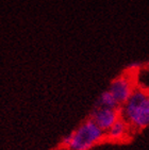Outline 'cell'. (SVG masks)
Listing matches in <instances>:
<instances>
[{"label":"cell","mask_w":149,"mask_h":150,"mask_svg":"<svg viewBox=\"0 0 149 150\" xmlns=\"http://www.w3.org/2000/svg\"><path fill=\"white\" fill-rule=\"evenodd\" d=\"M129 126V122L126 119L123 117H119L117 121L106 132V137L111 141H121L128 134Z\"/></svg>","instance_id":"cell-5"},{"label":"cell","mask_w":149,"mask_h":150,"mask_svg":"<svg viewBox=\"0 0 149 150\" xmlns=\"http://www.w3.org/2000/svg\"><path fill=\"white\" fill-rule=\"evenodd\" d=\"M121 117L133 128L142 130L149 126V94L135 88L129 100L123 104Z\"/></svg>","instance_id":"cell-2"},{"label":"cell","mask_w":149,"mask_h":150,"mask_svg":"<svg viewBox=\"0 0 149 150\" xmlns=\"http://www.w3.org/2000/svg\"><path fill=\"white\" fill-rule=\"evenodd\" d=\"M142 66V64L140 63H138V62H134V63H132L129 65V69H138V68H140V67Z\"/></svg>","instance_id":"cell-7"},{"label":"cell","mask_w":149,"mask_h":150,"mask_svg":"<svg viewBox=\"0 0 149 150\" xmlns=\"http://www.w3.org/2000/svg\"><path fill=\"white\" fill-rule=\"evenodd\" d=\"M95 107L98 108H109V109H119L121 104L117 101V99L115 98L114 95L112 94L110 91H106V92H103L98 100L96 101V104Z\"/></svg>","instance_id":"cell-6"},{"label":"cell","mask_w":149,"mask_h":150,"mask_svg":"<svg viewBox=\"0 0 149 150\" xmlns=\"http://www.w3.org/2000/svg\"><path fill=\"white\" fill-rule=\"evenodd\" d=\"M121 114H123V108L109 109V108L95 107L89 115V118L93 119L100 129L106 132L117 121V119L121 117Z\"/></svg>","instance_id":"cell-3"},{"label":"cell","mask_w":149,"mask_h":150,"mask_svg":"<svg viewBox=\"0 0 149 150\" xmlns=\"http://www.w3.org/2000/svg\"><path fill=\"white\" fill-rule=\"evenodd\" d=\"M104 136L106 132L93 119L89 118L77 130L63 137L61 145L66 150H89L100 143Z\"/></svg>","instance_id":"cell-1"},{"label":"cell","mask_w":149,"mask_h":150,"mask_svg":"<svg viewBox=\"0 0 149 150\" xmlns=\"http://www.w3.org/2000/svg\"><path fill=\"white\" fill-rule=\"evenodd\" d=\"M135 88L133 87L131 78L128 76H121L114 81H112L109 91L114 95V97L121 105L129 100Z\"/></svg>","instance_id":"cell-4"}]
</instances>
